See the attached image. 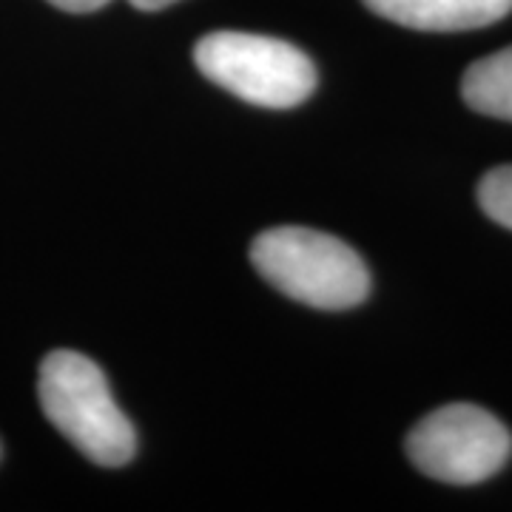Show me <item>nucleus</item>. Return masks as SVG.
<instances>
[{"label":"nucleus","mask_w":512,"mask_h":512,"mask_svg":"<svg viewBox=\"0 0 512 512\" xmlns=\"http://www.w3.org/2000/svg\"><path fill=\"white\" fill-rule=\"evenodd\" d=\"M251 262L276 291L319 311H348L370 293V271L348 242L302 228L279 225L259 234Z\"/></svg>","instance_id":"obj_1"},{"label":"nucleus","mask_w":512,"mask_h":512,"mask_svg":"<svg viewBox=\"0 0 512 512\" xmlns=\"http://www.w3.org/2000/svg\"><path fill=\"white\" fill-rule=\"evenodd\" d=\"M37 396L43 413L94 464L123 467L137 450L134 427L89 356L55 350L43 359Z\"/></svg>","instance_id":"obj_2"},{"label":"nucleus","mask_w":512,"mask_h":512,"mask_svg":"<svg viewBox=\"0 0 512 512\" xmlns=\"http://www.w3.org/2000/svg\"><path fill=\"white\" fill-rule=\"evenodd\" d=\"M194 60L211 83L262 109H293L316 89L311 57L279 37L214 32L194 46Z\"/></svg>","instance_id":"obj_3"},{"label":"nucleus","mask_w":512,"mask_h":512,"mask_svg":"<svg viewBox=\"0 0 512 512\" xmlns=\"http://www.w3.org/2000/svg\"><path fill=\"white\" fill-rule=\"evenodd\" d=\"M407 456L436 481L481 484L510 461L512 436L484 407L447 404L410 430Z\"/></svg>","instance_id":"obj_4"},{"label":"nucleus","mask_w":512,"mask_h":512,"mask_svg":"<svg viewBox=\"0 0 512 512\" xmlns=\"http://www.w3.org/2000/svg\"><path fill=\"white\" fill-rule=\"evenodd\" d=\"M370 12L419 32H467L498 23L512 0H365Z\"/></svg>","instance_id":"obj_5"},{"label":"nucleus","mask_w":512,"mask_h":512,"mask_svg":"<svg viewBox=\"0 0 512 512\" xmlns=\"http://www.w3.org/2000/svg\"><path fill=\"white\" fill-rule=\"evenodd\" d=\"M461 97L478 114L512 123V46L476 60L464 72Z\"/></svg>","instance_id":"obj_6"},{"label":"nucleus","mask_w":512,"mask_h":512,"mask_svg":"<svg viewBox=\"0 0 512 512\" xmlns=\"http://www.w3.org/2000/svg\"><path fill=\"white\" fill-rule=\"evenodd\" d=\"M478 202L490 220L512 231V165H498L481 177Z\"/></svg>","instance_id":"obj_7"},{"label":"nucleus","mask_w":512,"mask_h":512,"mask_svg":"<svg viewBox=\"0 0 512 512\" xmlns=\"http://www.w3.org/2000/svg\"><path fill=\"white\" fill-rule=\"evenodd\" d=\"M52 6L63 9V12H72V15H86V12H97L103 9L111 0H49Z\"/></svg>","instance_id":"obj_8"},{"label":"nucleus","mask_w":512,"mask_h":512,"mask_svg":"<svg viewBox=\"0 0 512 512\" xmlns=\"http://www.w3.org/2000/svg\"><path fill=\"white\" fill-rule=\"evenodd\" d=\"M137 9H143V12H160L165 6H171V3H177V0H131Z\"/></svg>","instance_id":"obj_9"}]
</instances>
